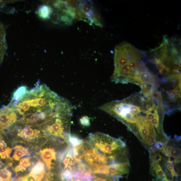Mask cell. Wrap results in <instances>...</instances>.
Returning a JSON list of instances; mask_svg holds the SVG:
<instances>
[{"instance_id":"cell-1","label":"cell","mask_w":181,"mask_h":181,"mask_svg":"<svg viewBox=\"0 0 181 181\" xmlns=\"http://www.w3.org/2000/svg\"><path fill=\"white\" fill-rule=\"evenodd\" d=\"M85 141L100 155L106 157L113 163L122 160L125 154L124 148L126 145L123 141L102 133L90 134Z\"/></svg>"},{"instance_id":"cell-2","label":"cell","mask_w":181,"mask_h":181,"mask_svg":"<svg viewBox=\"0 0 181 181\" xmlns=\"http://www.w3.org/2000/svg\"><path fill=\"white\" fill-rule=\"evenodd\" d=\"M143 104L137 105L134 103V98L130 97L103 104L98 109L129 126L131 124L136 125L138 122L139 117L143 112Z\"/></svg>"},{"instance_id":"cell-3","label":"cell","mask_w":181,"mask_h":181,"mask_svg":"<svg viewBox=\"0 0 181 181\" xmlns=\"http://www.w3.org/2000/svg\"><path fill=\"white\" fill-rule=\"evenodd\" d=\"M41 157L46 164L48 170H50L53 164L52 162L56 160V152L53 148H45L40 151Z\"/></svg>"},{"instance_id":"cell-4","label":"cell","mask_w":181,"mask_h":181,"mask_svg":"<svg viewBox=\"0 0 181 181\" xmlns=\"http://www.w3.org/2000/svg\"><path fill=\"white\" fill-rule=\"evenodd\" d=\"M12 149L7 147V145L4 141L0 139V156L3 159L10 157Z\"/></svg>"},{"instance_id":"cell-5","label":"cell","mask_w":181,"mask_h":181,"mask_svg":"<svg viewBox=\"0 0 181 181\" xmlns=\"http://www.w3.org/2000/svg\"><path fill=\"white\" fill-rule=\"evenodd\" d=\"M14 149L15 151L13 156V158L16 161H19L24 156L29 154L27 149L21 145L16 146Z\"/></svg>"},{"instance_id":"cell-6","label":"cell","mask_w":181,"mask_h":181,"mask_svg":"<svg viewBox=\"0 0 181 181\" xmlns=\"http://www.w3.org/2000/svg\"><path fill=\"white\" fill-rule=\"evenodd\" d=\"M153 170L155 171L156 175L159 179L163 181H168L165 172L158 163L152 164Z\"/></svg>"},{"instance_id":"cell-7","label":"cell","mask_w":181,"mask_h":181,"mask_svg":"<svg viewBox=\"0 0 181 181\" xmlns=\"http://www.w3.org/2000/svg\"><path fill=\"white\" fill-rule=\"evenodd\" d=\"M30 165V159L29 158L22 159L20 161L19 165L15 168L14 170L16 172L25 171Z\"/></svg>"},{"instance_id":"cell-8","label":"cell","mask_w":181,"mask_h":181,"mask_svg":"<svg viewBox=\"0 0 181 181\" xmlns=\"http://www.w3.org/2000/svg\"><path fill=\"white\" fill-rule=\"evenodd\" d=\"M167 150L169 155L174 157L176 163L179 162L181 156V150L178 147H173L171 146L167 147Z\"/></svg>"},{"instance_id":"cell-9","label":"cell","mask_w":181,"mask_h":181,"mask_svg":"<svg viewBox=\"0 0 181 181\" xmlns=\"http://www.w3.org/2000/svg\"><path fill=\"white\" fill-rule=\"evenodd\" d=\"M11 173L6 167L0 170V179L4 181L10 180L12 179Z\"/></svg>"},{"instance_id":"cell-10","label":"cell","mask_w":181,"mask_h":181,"mask_svg":"<svg viewBox=\"0 0 181 181\" xmlns=\"http://www.w3.org/2000/svg\"><path fill=\"white\" fill-rule=\"evenodd\" d=\"M45 171L44 164L39 162L36 164L31 170L30 173L32 174H37Z\"/></svg>"},{"instance_id":"cell-11","label":"cell","mask_w":181,"mask_h":181,"mask_svg":"<svg viewBox=\"0 0 181 181\" xmlns=\"http://www.w3.org/2000/svg\"><path fill=\"white\" fill-rule=\"evenodd\" d=\"M51 12L50 7L44 6H42L39 11V13L41 17L44 18H46L49 17Z\"/></svg>"},{"instance_id":"cell-12","label":"cell","mask_w":181,"mask_h":181,"mask_svg":"<svg viewBox=\"0 0 181 181\" xmlns=\"http://www.w3.org/2000/svg\"><path fill=\"white\" fill-rule=\"evenodd\" d=\"M68 141L71 145L73 147L78 146L83 142V140L79 139L77 137L71 135H70Z\"/></svg>"},{"instance_id":"cell-13","label":"cell","mask_w":181,"mask_h":181,"mask_svg":"<svg viewBox=\"0 0 181 181\" xmlns=\"http://www.w3.org/2000/svg\"><path fill=\"white\" fill-rule=\"evenodd\" d=\"M151 97L157 99L159 102H162V95L160 92L154 89H152L150 94Z\"/></svg>"},{"instance_id":"cell-14","label":"cell","mask_w":181,"mask_h":181,"mask_svg":"<svg viewBox=\"0 0 181 181\" xmlns=\"http://www.w3.org/2000/svg\"><path fill=\"white\" fill-rule=\"evenodd\" d=\"M168 94L171 98L174 99L176 97H180V94L175 89L170 91L168 93Z\"/></svg>"},{"instance_id":"cell-15","label":"cell","mask_w":181,"mask_h":181,"mask_svg":"<svg viewBox=\"0 0 181 181\" xmlns=\"http://www.w3.org/2000/svg\"><path fill=\"white\" fill-rule=\"evenodd\" d=\"M80 123L84 126H89L90 124V120L87 117L84 116L80 120Z\"/></svg>"},{"instance_id":"cell-16","label":"cell","mask_w":181,"mask_h":181,"mask_svg":"<svg viewBox=\"0 0 181 181\" xmlns=\"http://www.w3.org/2000/svg\"><path fill=\"white\" fill-rule=\"evenodd\" d=\"M150 123L153 126L158 128L159 125V118H154L150 121Z\"/></svg>"}]
</instances>
